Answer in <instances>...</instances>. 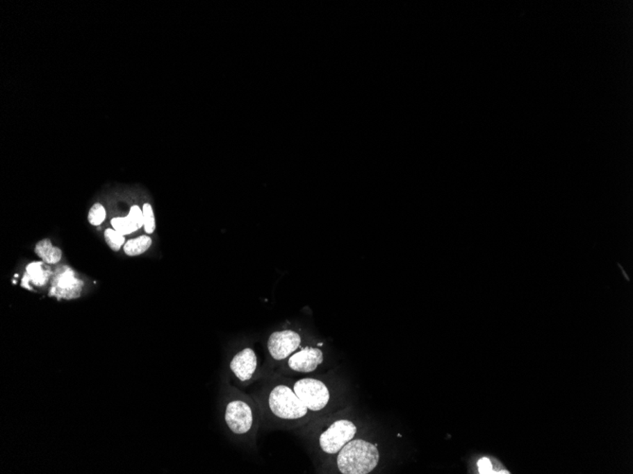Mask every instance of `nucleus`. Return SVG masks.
I'll return each mask as SVG.
<instances>
[{
    "instance_id": "f257e3e1",
    "label": "nucleus",
    "mask_w": 633,
    "mask_h": 474,
    "mask_svg": "<svg viewBox=\"0 0 633 474\" xmlns=\"http://www.w3.org/2000/svg\"><path fill=\"white\" fill-rule=\"evenodd\" d=\"M379 452L374 444L365 440H351L340 450L337 462L343 474H367L376 468Z\"/></svg>"
},
{
    "instance_id": "f03ea898",
    "label": "nucleus",
    "mask_w": 633,
    "mask_h": 474,
    "mask_svg": "<svg viewBox=\"0 0 633 474\" xmlns=\"http://www.w3.org/2000/svg\"><path fill=\"white\" fill-rule=\"evenodd\" d=\"M268 403L272 412L283 419L301 418L309 411L295 392L286 385H278L272 390Z\"/></svg>"
},
{
    "instance_id": "7ed1b4c3",
    "label": "nucleus",
    "mask_w": 633,
    "mask_h": 474,
    "mask_svg": "<svg viewBox=\"0 0 633 474\" xmlns=\"http://www.w3.org/2000/svg\"><path fill=\"white\" fill-rule=\"evenodd\" d=\"M356 434V427L347 419L335 421L320 437L322 450L328 455H335L353 440Z\"/></svg>"
},
{
    "instance_id": "20e7f679",
    "label": "nucleus",
    "mask_w": 633,
    "mask_h": 474,
    "mask_svg": "<svg viewBox=\"0 0 633 474\" xmlns=\"http://www.w3.org/2000/svg\"><path fill=\"white\" fill-rule=\"evenodd\" d=\"M294 392L307 409L320 411L329 402L330 394L324 382L315 379L299 380L294 384Z\"/></svg>"
},
{
    "instance_id": "39448f33",
    "label": "nucleus",
    "mask_w": 633,
    "mask_h": 474,
    "mask_svg": "<svg viewBox=\"0 0 633 474\" xmlns=\"http://www.w3.org/2000/svg\"><path fill=\"white\" fill-rule=\"evenodd\" d=\"M84 283L69 266H60L54 272L49 296L58 299H75L82 293Z\"/></svg>"
},
{
    "instance_id": "423d86ee",
    "label": "nucleus",
    "mask_w": 633,
    "mask_h": 474,
    "mask_svg": "<svg viewBox=\"0 0 633 474\" xmlns=\"http://www.w3.org/2000/svg\"><path fill=\"white\" fill-rule=\"evenodd\" d=\"M301 336L293 330L273 332L268 341V348L275 360H283L301 345Z\"/></svg>"
},
{
    "instance_id": "0eeeda50",
    "label": "nucleus",
    "mask_w": 633,
    "mask_h": 474,
    "mask_svg": "<svg viewBox=\"0 0 633 474\" xmlns=\"http://www.w3.org/2000/svg\"><path fill=\"white\" fill-rule=\"evenodd\" d=\"M225 419L233 433L246 434L251 430L254 421L252 408L246 403L234 400L227 406Z\"/></svg>"
},
{
    "instance_id": "6e6552de",
    "label": "nucleus",
    "mask_w": 633,
    "mask_h": 474,
    "mask_svg": "<svg viewBox=\"0 0 633 474\" xmlns=\"http://www.w3.org/2000/svg\"><path fill=\"white\" fill-rule=\"evenodd\" d=\"M322 361L324 354L322 350L307 346L289 358L288 366L294 371L309 373L316 371Z\"/></svg>"
},
{
    "instance_id": "1a4fd4ad",
    "label": "nucleus",
    "mask_w": 633,
    "mask_h": 474,
    "mask_svg": "<svg viewBox=\"0 0 633 474\" xmlns=\"http://www.w3.org/2000/svg\"><path fill=\"white\" fill-rule=\"evenodd\" d=\"M231 369L241 382L249 381L257 367V357L252 348H245L233 357Z\"/></svg>"
},
{
    "instance_id": "9d476101",
    "label": "nucleus",
    "mask_w": 633,
    "mask_h": 474,
    "mask_svg": "<svg viewBox=\"0 0 633 474\" xmlns=\"http://www.w3.org/2000/svg\"><path fill=\"white\" fill-rule=\"evenodd\" d=\"M51 270L45 262H32L28 265L26 269L25 277L23 278L22 286L28 284H35L38 287L45 286L49 278H51Z\"/></svg>"
},
{
    "instance_id": "9b49d317",
    "label": "nucleus",
    "mask_w": 633,
    "mask_h": 474,
    "mask_svg": "<svg viewBox=\"0 0 633 474\" xmlns=\"http://www.w3.org/2000/svg\"><path fill=\"white\" fill-rule=\"evenodd\" d=\"M35 251L47 264H56L62 259V250L59 247L54 246L53 242L49 239H44L38 242Z\"/></svg>"
},
{
    "instance_id": "f8f14e48",
    "label": "nucleus",
    "mask_w": 633,
    "mask_h": 474,
    "mask_svg": "<svg viewBox=\"0 0 633 474\" xmlns=\"http://www.w3.org/2000/svg\"><path fill=\"white\" fill-rule=\"evenodd\" d=\"M151 244H152V239L149 236H140L139 238L131 239L124 244V253L130 257L140 256L150 248Z\"/></svg>"
},
{
    "instance_id": "ddd939ff",
    "label": "nucleus",
    "mask_w": 633,
    "mask_h": 474,
    "mask_svg": "<svg viewBox=\"0 0 633 474\" xmlns=\"http://www.w3.org/2000/svg\"><path fill=\"white\" fill-rule=\"evenodd\" d=\"M111 226L113 229H115L116 231H118L119 233L124 236L129 235V234L135 232L138 229H140L137 223L129 215L126 217L112 219Z\"/></svg>"
},
{
    "instance_id": "4468645a",
    "label": "nucleus",
    "mask_w": 633,
    "mask_h": 474,
    "mask_svg": "<svg viewBox=\"0 0 633 474\" xmlns=\"http://www.w3.org/2000/svg\"><path fill=\"white\" fill-rule=\"evenodd\" d=\"M478 470L480 473H509L499 462L491 458L484 457L478 461Z\"/></svg>"
},
{
    "instance_id": "2eb2a0df",
    "label": "nucleus",
    "mask_w": 633,
    "mask_h": 474,
    "mask_svg": "<svg viewBox=\"0 0 633 474\" xmlns=\"http://www.w3.org/2000/svg\"><path fill=\"white\" fill-rule=\"evenodd\" d=\"M105 239L108 246L113 251L118 252L124 244V237L115 229L108 228L105 231Z\"/></svg>"
},
{
    "instance_id": "dca6fc26",
    "label": "nucleus",
    "mask_w": 633,
    "mask_h": 474,
    "mask_svg": "<svg viewBox=\"0 0 633 474\" xmlns=\"http://www.w3.org/2000/svg\"><path fill=\"white\" fill-rule=\"evenodd\" d=\"M106 208H104L103 205L97 203V204L93 205L92 208H90L88 218L91 225L97 226L103 223L104 221L106 220Z\"/></svg>"
},
{
    "instance_id": "f3484780",
    "label": "nucleus",
    "mask_w": 633,
    "mask_h": 474,
    "mask_svg": "<svg viewBox=\"0 0 633 474\" xmlns=\"http://www.w3.org/2000/svg\"><path fill=\"white\" fill-rule=\"evenodd\" d=\"M143 221H145V230L147 234H152L156 229L155 216H154L152 205L145 204L142 208Z\"/></svg>"
},
{
    "instance_id": "a211bd4d",
    "label": "nucleus",
    "mask_w": 633,
    "mask_h": 474,
    "mask_svg": "<svg viewBox=\"0 0 633 474\" xmlns=\"http://www.w3.org/2000/svg\"><path fill=\"white\" fill-rule=\"evenodd\" d=\"M129 217L137 223L139 228H142V226L145 225V221H143V212L138 205H133L131 210H130Z\"/></svg>"
}]
</instances>
